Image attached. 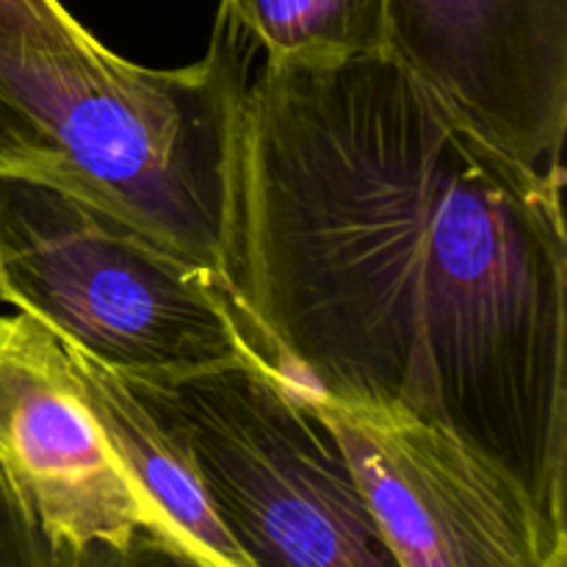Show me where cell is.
I'll return each instance as SVG.
<instances>
[{
  "label": "cell",
  "mask_w": 567,
  "mask_h": 567,
  "mask_svg": "<svg viewBox=\"0 0 567 567\" xmlns=\"http://www.w3.org/2000/svg\"><path fill=\"white\" fill-rule=\"evenodd\" d=\"M563 192L385 50L264 61L227 120L221 269L293 382L441 421L567 526Z\"/></svg>",
  "instance_id": "6da1fadb"
},
{
  "label": "cell",
  "mask_w": 567,
  "mask_h": 567,
  "mask_svg": "<svg viewBox=\"0 0 567 567\" xmlns=\"http://www.w3.org/2000/svg\"><path fill=\"white\" fill-rule=\"evenodd\" d=\"M249 42L221 6L208 55L181 70L138 66L94 37L0 33V177L59 188L221 269L227 120Z\"/></svg>",
  "instance_id": "7a4b0ae2"
},
{
  "label": "cell",
  "mask_w": 567,
  "mask_h": 567,
  "mask_svg": "<svg viewBox=\"0 0 567 567\" xmlns=\"http://www.w3.org/2000/svg\"><path fill=\"white\" fill-rule=\"evenodd\" d=\"M0 305L131 380L275 363L225 271L14 177H0Z\"/></svg>",
  "instance_id": "3957f363"
},
{
  "label": "cell",
  "mask_w": 567,
  "mask_h": 567,
  "mask_svg": "<svg viewBox=\"0 0 567 567\" xmlns=\"http://www.w3.org/2000/svg\"><path fill=\"white\" fill-rule=\"evenodd\" d=\"M136 382L183 426L210 507L249 567L393 565L336 432L280 365Z\"/></svg>",
  "instance_id": "277c9868"
},
{
  "label": "cell",
  "mask_w": 567,
  "mask_h": 567,
  "mask_svg": "<svg viewBox=\"0 0 567 567\" xmlns=\"http://www.w3.org/2000/svg\"><path fill=\"white\" fill-rule=\"evenodd\" d=\"M0 487L31 567L169 559L59 336L20 308L0 310Z\"/></svg>",
  "instance_id": "5b68a950"
},
{
  "label": "cell",
  "mask_w": 567,
  "mask_h": 567,
  "mask_svg": "<svg viewBox=\"0 0 567 567\" xmlns=\"http://www.w3.org/2000/svg\"><path fill=\"white\" fill-rule=\"evenodd\" d=\"M399 567H565L567 526L446 424L399 402L305 388Z\"/></svg>",
  "instance_id": "8992f818"
},
{
  "label": "cell",
  "mask_w": 567,
  "mask_h": 567,
  "mask_svg": "<svg viewBox=\"0 0 567 567\" xmlns=\"http://www.w3.org/2000/svg\"><path fill=\"white\" fill-rule=\"evenodd\" d=\"M382 50L493 144L563 166L567 0H382Z\"/></svg>",
  "instance_id": "52a82bcc"
},
{
  "label": "cell",
  "mask_w": 567,
  "mask_h": 567,
  "mask_svg": "<svg viewBox=\"0 0 567 567\" xmlns=\"http://www.w3.org/2000/svg\"><path fill=\"white\" fill-rule=\"evenodd\" d=\"M61 347L70 354L100 432L138 496L153 509L169 563L249 567V559L216 518L186 432L169 410L142 382L127 380L75 343L61 341Z\"/></svg>",
  "instance_id": "ba28073f"
},
{
  "label": "cell",
  "mask_w": 567,
  "mask_h": 567,
  "mask_svg": "<svg viewBox=\"0 0 567 567\" xmlns=\"http://www.w3.org/2000/svg\"><path fill=\"white\" fill-rule=\"evenodd\" d=\"M264 61H321L382 50V0H221Z\"/></svg>",
  "instance_id": "9c48e42d"
},
{
  "label": "cell",
  "mask_w": 567,
  "mask_h": 567,
  "mask_svg": "<svg viewBox=\"0 0 567 567\" xmlns=\"http://www.w3.org/2000/svg\"><path fill=\"white\" fill-rule=\"evenodd\" d=\"M0 33L33 42H75L92 37L59 0H0Z\"/></svg>",
  "instance_id": "30bf717a"
},
{
  "label": "cell",
  "mask_w": 567,
  "mask_h": 567,
  "mask_svg": "<svg viewBox=\"0 0 567 567\" xmlns=\"http://www.w3.org/2000/svg\"><path fill=\"white\" fill-rule=\"evenodd\" d=\"M0 567H31L28 546L22 540L14 513H11L9 502H6L3 487H0Z\"/></svg>",
  "instance_id": "8fae6325"
}]
</instances>
